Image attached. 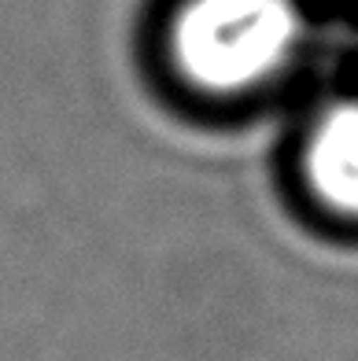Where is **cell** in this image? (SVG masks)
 <instances>
[{"mask_svg": "<svg viewBox=\"0 0 358 361\" xmlns=\"http://www.w3.org/2000/svg\"><path fill=\"white\" fill-rule=\"evenodd\" d=\"M296 30L292 0H189L174 23V56L196 85L237 92L281 67Z\"/></svg>", "mask_w": 358, "mask_h": 361, "instance_id": "1", "label": "cell"}, {"mask_svg": "<svg viewBox=\"0 0 358 361\" xmlns=\"http://www.w3.org/2000/svg\"><path fill=\"white\" fill-rule=\"evenodd\" d=\"M299 188L311 214L358 233V104L333 107L299 152Z\"/></svg>", "mask_w": 358, "mask_h": 361, "instance_id": "2", "label": "cell"}]
</instances>
